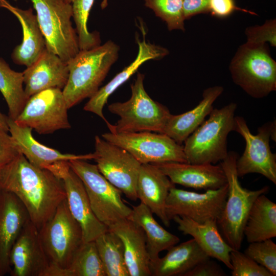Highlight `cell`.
<instances>
[{"mask_svg": "<svg viewBox=\"0 0 276 276\" xmlns=\"http://www.w3.org/2000/svg\"><path fill=\"white\" fill-rule=\"evenodd\" d=\"M12 276H45L50 263L42 245L39 229L30 219L13 245L10 255Z\"/></svg>", "mask_w": 276, "mask_h": 276, "instance_id": "2e32d148", "label": "cell"}, {"mask_svg": "<svg viewBox=\"0 0 276 276\" xmlns=\"http://www.w3.org/2000/svg\"><path fill=\"white\" fill-rule=\"evenodd\" d=\"M45 41L46 48L67 62L80 51L73 27V10L64 0H31Z\"/></svg>", "mask_w": 276, "mask_h": 276, "instance_id": "52a82bcc", "label": "cell"}, {"mask_svg": "<svg viewBox=\"0 0 276 276\" xmlns=\"http://www.w3.org/2000/svg\"><path fill=\"white\" fill-rule=\"evenodd\" d=\"M0 7L10 11L21 25L22 41L14 49L11 58L15 63L28 67L38 58L46 48L36 15L31 8L22 9L12 6L6 0H0Z\"/></svg>", "mask_w": 276, "mask_h": 276, "instance_id": "44dd1931", "label": "cell"}, {"mask_svg": "<svg viewBox=\"0 0 276 276\" xmlns=\"http://www.w3.org/2000/svg\"><path fill=\"white\" fill-rule=\"evenodd\" d=\"M68 75L67 63L45 48L38 58L23 72L25 95L29 99L45 89L62 90Z\"/></svg>", "mask_w": 276, "mask_h": 276, "instance_id": "ffe728a7", "label": "cell"}, {"mask_svg": "<svg viewBox=\"0 0 276 276\" xmlns=\"http://www.w3.org/2000/svg\"><path fill=\"white\" fill-rule=\"evenodd\" d=\"M140 29L143 40H140L136 35V40L139 50L134 60L117 74L109 82L100 88L96 93L89 98L83 109L93 112L101 118L106 124L107 121L103 113V107L107 103L109 96L121 85L126 82L146 61L150 60H160L169 54V51L164 47L150 43L146 40V31L142 22Z\"/></svg>", "mask_w": 276, "mask_h": 276, "instance_id": "e0dca14e", "label": "cell"}, {"mask_svg": "<svg viewBox=\"0 0 276 276\" xmlns=\"http://www.w3.org/2000/svg\"><path fill=\"white\" fill-rule=\"evenodd\" d=\"M95 242L106 276H130L123 242L114 232L108 229Z\"/></svg>", "mask_w": 276, "mask_h": 276, "instance_id": "f546056e", "label": "cell"}, {"mask_svg": "<svg viewBox=\"0 0 276 276\" xmlns=\"http://www.w3.org/2000/svg\"><path fill=\"white\" fill-rule=\"evenodd\" d=\"M144 74L138 73L131 85V96L128 100L108 105V110L120 118L116 124L107 125L110 132L163 133L171 113L167 107L149 96L144 88Z\"/></svg>", "mask_w": 276, "mask_h": 276, "instance_id": "277c9868", "label": "cell"}, {"mask_svg": "<svg viewBox=\"0 0 276 276\" xmlns=\"http://www.w3.org/2000/svg\"><path fill=\"white\" fill-rule=\"evenodd\" d=\"M119 51L117 44L108 40L91 49L80 50L67 62L69 75L62 93L68 109L96 93L118 60Z\"/></svg>", "mask_w": 276, "mask_h": 276, "instance_id": "7a4b0ae2", "label": "cell"}, {"mask_svg": "<svg viewBox=\"0 0 276 276\" xmlns=\"http://www.w3.org/2000/svg\"><path fill=\"white\" fill-rule=\"evenodd\" d=\"M174 186L175 184L156 166L142 164L137 183V199L166 226L170 225L166 213V200Z\"/></svg>", "mask_w": 276, "mask_h": 276, "instance_id": "603a6c76", "label": "cell"}, {"mask_svg": "<svg viewBox=\"0 0 276 276\" xmlns=\"http://www.w3.org/2000/svg\"><path fill=\"white\" fill-rule=\"evenodd\" d=\"M8 119V116H6L0 111V130L9 132Z\"/></svg>", "mask_w": 276, "mask_h": 276, "instance_id": "b9f144b4", "label": "cell"}, {"mask_svg": "<svg viewBox=\"0 0 276 276\" xmlns=\"http://www.w3.org/2000/svg\"><path fill=\"white\" fill-rule=\"evenodd\" d=\"M23 72L12 70L0 58V91L8 107V117L15 120L21 112L28 99L23 87Z\"/></svg>", "mask_w": 276, "mask_h": 276, "instance_id": "4dcf8cb0", "label": "cell"}, {"mask_svg": "<svg viewBox=\"0 0 276 276\" xmlns=\"http://www.w3.org/2000/svg\"><path fill=\"white\" fill-rule=\"evenodd\" d=\"M68 109L62 90L48 89L30 97L14 121L18 125L31 128L40 134H51L71 128Z\"/></svg>", "mask_w": 276, "mask_h": 276, "instance_id": "4fadbf2b", "label": "cell"}, {"mask_svg": "<svg viewBox=\"0 0 276 276\" xmlns=\"http://www.w3.org/2000/svg\"><path fill=\"white\" fill-rule=\"evenodd\" d=\"M45 169L62 180L69 210L81 227L84 242L95 241L108 229L94 214L84 186L68 161L55 163Z\"/></svg>", "mask_w": 276, "mask_h": 276, "instance_id": "9a60e30c", "label": "cell"}, {"mask_svg": "<svg viewBox=\"0 0 276 276\" xmlns=\"http://www.w3.org/2000/svg\"><path fill=\"white\" fill-rule=\"evenodd\" d=\"M128 218L140 225L144 232L150 262L156 260L161 251L167 250L180 241L178 237L159 225L151 211L141 202L132 206V212Z\"/></svg>", "mask_w": 276, "mask_h": 276, "instance_id": "83f0119b", "label": "cell"}, {"mask_svg": "<svg viewBox=\"0 0 276 276\" xmlns=\"http://www.w3.org/2000/svg\"><path fill=\"white\" fill-rule=\"evenodd\" d=\"M271 127L272 123H267L253 134L243 117H235L233 131L240 134L245 142L244 151L236 162L239 177L258 173L276 184V155L271 152L269 145Z\"/></svg>", "mask_w": 276, "mask_h": 276, "instance_id": "7c38bea8", "label": "cell"}, {"mask_svg": "<svg viewBox=\"0 0 276 276\" xmlns=\"http://www.w3.org/2000/svg\"><path fill=\"white\" fill-rule=\"evenodd\" d=\"M9 132L19 151L33 165L45 169L47 166L61 161L73 159H93V153L76 155L62 153L48 147L36 141L32 133V129L21 126L8 117Z\"/></svg>", "mask_w": 276, "mask_h": 276, "instance_id": "7402d4cb", "label": "cell"}, {"mask_svg": "<svg viewBox=\"0 0 276 276\" xmlns=\"http://www.w3.org/2000/svg\"><path fill=\"white\" fill-rule=\"evenodd\" d=\"M0 190L20 200L38 229L66 199L62 180L48 169L32 165L21 153L0 172Z\"/></svg>", "mask_w": 276, "mask_h": 276, "instance_id": "6da1fadb", "label": "cell"}, {"mask_svg": "<svg viewBox=\"0 0 276 276\" xmlns=\"http://www.w3.org/2000/svg\"><path fill=\"white\" fill-rule=\"evenodd\" d=\"M228 192L227 183L216 190L198 193L172 187L166 203L170 221L176 216H185L200 223L217 222L223 212Z\"/></svg>", "mask_w": 276, "mask_h": 276, "instance_id": "5bb4252c", "label": "cell"}, {"mask_svg": "<svg viewBox=\"0 0 276 276\" xmlns=\"http://www.w3.org/2000/svg\"><path fill=\"white\" fill-rule=\"evenodd\" d=\"M210 0H183L182 8L185 20L199 14L209 13Z\"/></svg>", "mask_w": 276, "mask_h": 276, "instance_id": "60d3db41", "label": "cell"}, {"mask_svg": "<svg viewBox=\"0 0 276 276\" xmlns=\"http://www.w3.org/2000/svg\"><path fill=\"white\" fill-rule=\"evenodd\" d=\"M64 1L72 6L80 50L89 49L100 45L101 40L99 33L90 32L87 28L88 19L95 0Z\"/></svg>", "mask_w": 276, "mask_h": 276, "instance_id": "d6a6232c", "label": "cell"}, {"mask_svg": "<svg viewBox=\"0 0 276 276\" xmlns=\"http://www.w3.org/2000/svg\"><path fill=\"white\" fill-rule=\"evenodd\" d=\"M173 220L178 229L184 235L191 236L201 248L210 258L222 262L232 269L229 254L233 250L221 236L216 221L203 223L197 222L185 216H174Z\"/></svg>", "mask_w": 276, "mask_h": 276, "instance_id": "d4e9b609", "label": "cell"}, {"mask_svg": "<svg viewBox=\"0 0 276 276\" xmlns=\"http://www.w3.org/2000/svg\"><path fill=\"white\" fill-rule=\"evenodd\" d=\"M39 235L50 265L67 268L83 240L81 227L71 213L66 199L39 229Z\"/></svg>", "mask_w": 276, "mask_h": 276, "instance_id": "9c48e42d", "label": "cell"}, {"mask_svg": "<svg viewBox=\"0 0 276 276\" xmlns=\"http://www.w3.org/2000/svg\"><path fill=\"white\" fill-rule=\"evenodd\" d=\"M64 276H106L95 241L83 242L75 253Z\"/></svg>", "mask_w": 276, "mask_h": 276, "instance_id": "1f68e13d", "label": "cell"}, {"mask_svg": "<svg viewBox=\"0 0 276 276\" xmlns=\"http://www.w3.org/2000/svg\"><path fill=\"white\" fill-rule=\"evenodd\" d=\"M145 6L165 21L169 31H185L183 0H144Z\"/></svg>", "mask_w": 276, "mask_h": 276, "instance_id": "836d02e7", "label": "cell"}, {"mask_svg": "<svg viewBox=\"0 0 276 276\" xmlns=\"http://www.w3.org/2000/svg\"><path fill=\"white\" fill-rule=\"evenodd\" d=\"M223 90L222 86L218 85L204 89L202 100L194 108L179 114H171L163 133L181 145L210 114L214 109V102Z\"/></svg>", "mask_w": 276, "mask_h": 276, "instance_id": "484cf974", "label": "cell"}, {"mask_svg": "<svg viewBox=\"0 0 276 276\" xmlns=\"http://www.w3.org/2000/svg\"><path fill=\"white\" fill-rule=\"evenodd\" d=\"M29 219L20 200L13 193L0 190V276L10 273L12 248Z\"/></svg>", "mask_w": 276, "mask_h": 276, "instance_id": "ac0fdd59", "label": "cell"}, {"mask_svg": "<svg viewBox=\"0 0 276 276\" xmlns=\"http://www.w3.org/2000/svg\"><path fill=\"white\" fill-rule=\"evenodd\" d=\"M237 107L231 102L213 109L209 118L188 136L183 147L189 163L216 164L227 156V137L234 129Z\"/></svg>", "mask_w": 276, "mask_h": 276, "instance_id": "8992f818", "label": "cell"}, {"mask_svg": "<svg viewBox=\"0 0 276 276\" xmlns=\"http://www.w3.org/2000/svg\"><path fill=\"white\" fill-rule=\"evenodd\" d=\"M245 34L247 42L253 43H269L272 47H276V19H267L261 26L248 27Z\"/></svg>", "mask_w": 276, "mask_h": 276, "instance_id": "8d00e7d4", "label": "cell"}, {"mask_svg": "<svg viewBox=\"0 0 276 276\" xmlns=\"http://www.w3.org/2000/svg\"><path fill=\"white\" fill-rule=\"evenodd\" d=\"M93 159L100 172L127 198L136 201L142 164L124 149L96 135Z\"/></svg>", "mask_w": 276, "mask_h": 276, "instance_id": "8fae6325", "label": "cell"}, {"mask_svg": "<svg viewBox=\"0 0 276 276\" xmlns=\"http://www.w3.org/2000/svg\"><path fill=\"white\" fill-rule=\"evenodd\" d=\"M19 153L11 135L0 130V172Z\"/></svg>", "mask_w": 276, "mask_h": 276, "instance_id": "74e56055", "label": "cell"}, {"mask_svg": "<svg viewBox=\"0 0 276 276\" xmlns=\"http://www.w3.org/2000/svg\"><path fill=\"white\" fill-rule=\"evenodd\" d=\"M248 243L276 237V204L265 194L254 201L247 216L243 231Z\"/></svg>", "mask_w": 276, "mask_h": 276, "instance_id": "f1b7e54d", "label": "cell"}, {"mask_svg": "<svg viewBox=\"0 0 276 276\" xmlns=\"http://www.w3.org/2000/svg\"><path fill=\"white\" fill-rule=\"evenodd\" d=\"M244 253L276 275V244L271 239L249 243Z\"/></svg>", "mask_w": 276, "mask_h": 276, "instance_id": "e575fe53", "label": "cell"}, {"mask_svg": "<svg viewBox=\"0 0 276 276\" xmlns=\"http://www.w3.org/2000/svg\"><path fill=\"white\" fill-rule=\"evenodd\" d=\"M238 157L236 152L228 151L227 156L219 163L226 175L228 192L223 212L217 222L223 238L235 250H240L242 246L244 228L254 201L269 189L268 186L256 190L243 188L239 182L236 170Z\"/></svg>", "mask_w": 276, "mask_h": 276, "instance_id": "3957f363", "label": "cell"}, {"mask_svg": "<svg viewBox=\"0 0 276 276\" xmlns=\"http://www.w3.org/2000/svg\"><path fill=\"white\" fill-rule=\"evenodd\" d=\"M226 275L221 267L210 258L197 264L183 276H224Z\"/></svg>", "mask_w": 276, "mask_h": 276, "instance_id": "ab89813d", "label": "cell"}, {"mask_svg": "<svg viewBox=\"0 0 276 276\" xmlns=\"http://www.w3.org/2000/svg\"><path fill=\"white\" fill-rule=\"evenodd\" d=\"M229 70L233 82L252 98H262L276 90V62L267 43L246 42L239 47Z\"/></svg>", "mask_w": 276, "mask_h": 276, "instance_id": "5b68a950", "label": "cell"}, {"mask_svg": "<svg viewBox=\"0 0 276 276\" xmlns=\"http://www.w3.org/2000/svg\"><path fill=\"white\" fill-rule=\"evenodd\" d=\"M102 137L127 151L141 164L188 163L183 146L164 133L109 131L102 134Z\"/></svg>", "mask_w": 276, "mask_h": 276, "instance_id": "30bf717a", "label": "cell"}, {"mask_svg": "<svg viewBox=\"0 0 276 276\" xmlns=\"http://www.w3.org/2000/svg\"><path fill=\"white\" fill-rule=\"evenodd\" d=\"M121 239L130 276H150V259L145 234L142 227L129 218L122 219L108 227Z\"/></svg>", "mask_w": 276, "mask_h": 276, "instance_id": "cb8c5ba5", "label": "cell"}, {"mask_svg": "<svg viewBox=\"0 0 276 276\" xmlns=\"http://www.w3.org/2000/svg\"><path fill=\"white\" fill-rule=\"evenodd\" d=\"M229 258L232 276H272L265 268L239 250L233 249Z\"/></svg>", "mask_w": 276, "mask_h": 276, "instance_id": "d590c367", "label": "cell"}, {"mask_svg": "<svg viewBox=\"0 0 276 276\" xmlns=\"http://www.w3.org/2000/svg\"><path fill=\"white\" fill-rule=\"evenodd\" d=\"M158 168L174 184L196 190H216L227 184L219 164L164 162L152 164Z\"/></svg>", "mask_w": 276, "mask_h": 276, "instance_id": "d6986e66", "label": "cell"}, {"mask_svg": "<svg viewBox=\"0 0 276 276\" xmlns=\"http://www.w3.org/2000/svg\"><path fill=\"white\" fill-rule=\"evenodd\" d=\"M68 164L82 180L91 209L97 218L108 228L129 217L132 208L122 198V192L86 160L73 159Z\"/></svg>", "mask_w": 276, "mask_h": 276, "instance_id": "ba28073f", "label": "cell"}, {"mask_svg": "<svg viewBox=\"0 0 276 276\" xmlns=\"http://www.w3.org/2000/svg\"><path fill=\"white\" fill-rule=\"evenodd\" d=\"M166 255L150 262L152 276H183L199 263L209 257L193 239L174 245Z\"/></svg>", "mask_w": 276, "mask_h": 276, "instance_id": "4316f807", "label": "cell"}, {"mask_svg": "<svg viewBox=\"0 0 276 276\" xmlns=\"http://www.w3.org/2000/svg\"><path fill=\"white\" fill-rule=\"evenodd\" d=\"M235 11L257 15L253 11L237 7L234 0H210L209 13L213 16L225 18Z\"/></svg>", "mask_w": 276, "mask_h": 276, "instance_id": "f35d334b", "label": "cell"}]
</instances>
